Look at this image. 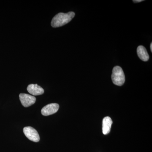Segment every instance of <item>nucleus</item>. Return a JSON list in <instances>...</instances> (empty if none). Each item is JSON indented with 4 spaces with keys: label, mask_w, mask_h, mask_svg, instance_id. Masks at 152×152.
<instances>
[{
    "label": "nucleus",
    "mask_w": 152,
    "mask_h": 152,
    "mask_svg": "<svg viewBox=\"0 0 152 152\" xmlns=\"http://www.w3.org/2000/svg\"><path fill=\"white\" fill-rule=\"evenodd\" d=\"M75 13L70 12L67 13H59L52 19L51 26L53 28L60 27L64 26L71 21L75 16Z\"/></svg>",
    "instance_id": "1"
},
{
    "label": "nucleus",
    "mask_w": 152,
    "mask_h": 152,
    "mask_svg": "<svg viewBox=\"0 0 152 152\" xmlns=\"http://www.w3.org/2000/svg\"><path fill=\"white\" fill-rule=\"evenodd\" d=\"M112 80L114 84L122 86L124 83L125 77L122 69L119 66L114 67L112 75Z\"/></svg>",
    "instance_id": "2"
},
{
    "label": "nucleus",
    "mask_w": 152,
    "mask_h": 152,
    "mask_svg": "<svg viewBox=\"0 0 152 152\" xmlns=\"http://www.w3.org/2000/svg\"><path fill=\"white\" fill-rule=\"evenodd\" d=\"M23 132L27 138L31 141L36 142L39 141V135L34 128L31 126L26 127L24 128Z\"/></svg>",
    "instance_id": "3"
},
{
    "label": "nucleus",
    "mask_w": 152,
    "mask_h": 152,
    "mask_svg": "<svg viewBox=\"0 0 152 152\" xmlns=\"http://www.w3.org/2000/svg\"><path fill=\"white\" fill-rule=\"evenodd\" d=\"M19 98L21 103L25 107H30L35 104L36 101L35 97L26 94H20Z\"/></svg>",
    "instance_id": "4"
},
{
    "label": "nucleus",
    "mask_w": 152,
    "mask_h": 152,
    "mask_svg": "<svg viewBox=\"0 0 152 152\" xmlns=\"http://www.w3.org/2000/svg\"><path fill=\"white\" fill-rule=\"evenodd\" d=\"M59 105L56 103L49 104L44 107L41 110L42 115L44 116H48L56 113L58 110Z\"/></svg>",
    "instance_id": "5"
},
{
    "label": "nucleus",
    "mask_w": 152,
    "mask_h": 152,
    "mask_svg": "<svg viewBox=\"0 0 152 152\" xmlns=\"http://www.w3.org/2000/svg\"><path fill=\"white\" fill-rule=\"evenodd\" d=\"M27 91L31 94L34 96H39L43 94L44 90L37 84H30L28 86Z\"/></svg>",
    "instance_id": "6"
},
{
    "label": "nucleus",
    "mask_w": 152,
    "mask_h": 152,
    "mask_svg": "<svg viewBox=\"0 0 152 152\" xmlns=\"http://www.w3.org/2000/svg\"><path fill=\"white\" fill-rule=\"evenodd\" d=\"M113 124V121L110 117H106L103 120L102 132L104 134L107 135L110 132Z\"/></svg>",
    "instance_id": "7"
},
{
    "label": "nucleus",
    "mask_w": 152,
    "mask_h": 152,
    "mask_svg": "<svg viewBox=\"0 0 152 152\" xmlns=\"http://www.w3.org/2000/svg\"><path fill=\"white\" fill-rule=\"evenodd\" d=\"M137 53L140 59L144 61H147L149 59V55L146 49L143 46H139L137 49Z\"/></svg>",
    "instance_id": "8"
},
{
    "label": "nucleus",
    "mask_w": 152,
    "mask_h": 152,
    "mask_svg": "<svg viewBox=\"0 0 152 152\" xmlns=\"http://www.w3.org/2000/svg\"><path fill=\"white\" fill-rule=\"evenodd\" d=\"M143 1V0H134V1H133V2L134 3H140Z\"/></svg>",
    "instance_id": "9"
},
{
    "label": "nucleus",
    "mask_w": 152,
    "mask_h": 152,
    "mask_svg": "<svg viewBox=\"0 0 152 152\" xmlns=\"http://www.w3.org/2000/svg\"><path fill=\"white\" fill-rule=\"evenodd\" d=\"M150 48H151V51L152 52V43H151V45H150Z\"/></svg>",
    "instance_id": "10"
}]
</instances>
